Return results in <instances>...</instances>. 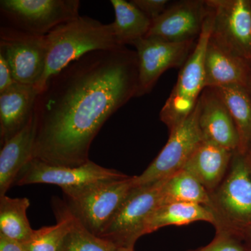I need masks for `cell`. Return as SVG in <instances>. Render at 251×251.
Wrapping results in <instances>:
<instances>
[{"mask_svg": "<svg viewBox=\"0 0 251 251\" xmlns=\"http://www.w3.org/2000/svg\"><path fill=\"white\" fill-rule=\"evenodd\" d=\"M215 89L233 119L240 145L238 151L247 153L251 150V95L247 87L223 86Z\"/></svg>", "mask_w": 251, "mask_h": 251, "instance_id": "cell-20", "label": "cell"}, {"mask_svg": "<svg viewBox=\"0 0 251 251\" xmlns=\"http://www.w3.org/2000/svg\"><path fill=\"white\" fill-rule=\"evenodd\" d=\"M169 134V139L158 156L141 175L135 176L136 187L161 181L181 171L204 141L198 122V103L188 118Z\"/></svg>", "mask_w": 251, "mask_h": 251, "instance_id": "cell-11", "label": "cell"}, {"mask_svg": "<svg viewBox=\"0 0 251 251\" xmlns=\"http://www.w3.org/2000/svg\"><path fill=\"white\" fill-rule=\"evenodd\" d=\"M192 251H247L239 238L224 232H216L209 244Z\"/></svg>", "mask_w": 251, "mask_h": 251, "instance_id": "cell-26", "label": "cell"}, {"mask_svg": "<svg viewBox=\"0 0 251 251\" xmlns=\"http://www.w3.org/2000/svg\"><path fill=\"white\" fill-rule=\"evenodd\" d=\"M39 91L16 82L0 93V143L11 139L30 121Z\"/></svg>", "mask_w": 251, "mask_h": 251, "instance_id": "cell-15", "label": "cell"}, {"mask_svg": "<svg viewBox=\"0 0 251 251\" xmlns=\"http://www.w3.org/2000/svg\"><path fill=\"white\" fill-rule=\"evenodd\" d=\"M110 2L115 11V22L112 24L119 46L132 45L135 41L146 36L151 27V20L131 1L111 0Z\"/></svg>", "mask_w": 251, "mask_h": 251, "instance_id": "cell-21", "label": "cell"}, {"mask_svg": "<svg viewBox=\"0 0 251 251\" xmlns=\"http://www.w3.org/2000/svg\"><path fill=\"white\" fill-rule=\"evenodd\" d=\"M210 194L196 178L181 170L166 178L161 188L160 205L182 202L207 206Z\"/></svg>", "mask_w": 251, "mask_h": 251, "instance_id": "cell-23", "label": "cell"}, {"mask_svg": "<svg viewBox=\"0 0 251 251\" xmlns=\"http://www.w3.org/2000/svg\"><path fill=\"white\" fill-rule=\"evenodd\" d=\"M16 83L7 61L0 54V93Z\"/></svg>", "mask_w": 251, "mask_h": 251, "instance_id": "cell-28", "label": "cell"}, {"mask_svg": "<svg viewBox=\"0 0 251 251\" xmlns=\"http://www.w3.org/2000/svg\"><path fill=\"white\" fill-rule=\"evenodd\" d=\"M248 154V156H249V158H250V159L251 160V150L250 151H249V152L247 153Z\"/></svg>", "mask_w": 251, "mask_h": 251, "instance_id": "cell-31", "label": "cell"}, {"mask_svg": "<svg viewBox=\"0 0 251 251\" xmlns=\"http://www.w3.org/2000/svg\"><path fill=\"white\" fill-rule=\"evenodd\" d=\"M211 12L207 0L171 2L159 17L152 21L145 37L173 43L198 40Z\"/></svg>", "mask_w": 251, "mask_h": 251, "instance_id": "cell-13", "label": "cell"}, {"mask_svg": "<svg viewBox=\"0 0 251 251\" xmlns=\"http://www.w3.org/2000/svg\"><path fill=\"white\" fill-rule=\"evenodd\" d=\"M79 0H1L4 25L45 36L63 23L80 16Z\"/></svg>", "mask_w": 251, "mask_h": 251, "instance_id": "cell-6", "label": "cell"}, {"mask_svg": "<svg viewBox=\"0 0 251 251\" xmlns=\"http://www.w3.org/2000/svg\"><path fill=\"white\" fill-rule=\"evenodd\" d=\"M208 208L214 217L216 232L242 241L251 228V160L247 153L234 151L227 174L210 193Z\"/></svg>", "mask_w": 251, "mask_h": 251, "instance_id": "cell-3", "label": "cell"}, {"mask_svg": "<svg viewBox=\"0 0 251 251\" xmlns=\"http://www.w3.org/2000/svg\"><path fill=\"white\" fill-rule=\"evenodd\" d=\"M128 176L116 170L104 168L89 161L82 166H54L32 158L20 173L15 184H53L62 188L64 196L82 191L93 185L125 179Z\"/></svg>", "mask_w": 251, "mask_h": 251, "instance_id": "cell-7", "label": "cell"}, {"mask_svg": "<svg viewBox=\"0 0 251 251\" xmlns=\"http://www.w3.org/2000/svg\"><path fill=\"white\" fill-rule=\"evenodd\" d=\"M212 9L209 40L227 53L251 59V2L248 0H207Z\"/></svg>", "mask_w": 251, "mask_h": 251, "instance_id": "cell-9", "label": "cell"}, {"mask_svg": "<svg viewBox=\"0 0 251 251\" xmlns=\"http://www.w3.org/2000/svg\"><path fill=\"white\" fill-rule=\"evenodd\" d=\"M247 62L225 52L209 40L204 60L205 88L231 85L247 87L249 77Z\"/></svg>", "mask_w": 251, "mask_h": 251, "instance_id": "cell-18", "label": "cell"}, {"mask_svg": "<svg viewBox=\"0 0 251 251\" xmlns=\"http://www.w3.org/2000/svg\"><path fill=\"white\" fill-rule=\"evenodd\" d=\"M54 209L57 224L34 229L31 239L23 244L27 251H61L64 239L72 228L74 218L62 201L54 203Z\"/></svg>", "mask_w": 251, "mask_h": 251, "instance_id": "cell-24", "label": "cell"}, {"mask_svg": "<svg viewBox=\"0 0 251 251\" xmlns=\"http://www.w3.org/2000/svg\"><path fill=\"white\" fill-rule=\"evenodd\" d=\"M46 35H35L9 26L0 27V54L7 61L14 80L36 86L46 69Z\"/></svg>", "mask_w": 251, "mask_h": 251, "instance_id": "cell-10", "label": "cell"}, {"mask_svg": "<svg viewBox=\"0 0 251 251\" xmlns=\"http://www.w3.org/2000/svg\"><path fill=\"white\" fill-rule=\"evenodd\" d=\"M198 122L204 141L229 151L240 145L237 127L228 109L215 89L206 87L198 99Z\"/></svg>", "mask_w": 251, "mask_h": 251, "instance_id": "cell-14", "label": "cell"}, {"mask_svg": "<svg viewBox=\"0 0 251 251\" xmlns=\"http://www.w3.org/2000/svg\"><path fill=\"white\" fill-rule=\"evenodd\" d=\"M29 206L27 198L0 197V234L22 244L27 243L34 232L27 219Z\"/></svg>", "mask_w": 251, "mask_h": 251, "instance_id": "cell-22", "label": "cell"}, {"mask_svg": "<svg viewBox=\"0 0 251 251\" xmlns=\"http://www.w3.org/2000/svg\"><path fill=\"white\" fill-rule=\"evenodd\" d=\"M196 41L173 43L153 37H143L132 45L138 61V87L136 97L151 92L163 73L183 67L191 55Z\"/></svg>", "mask_w": 251, "mask_h": 251, "instance_id": "cell-12", "label": "cell"}, {"mask_svg": "<svg viewBox=\"0 0 251 251\" xmlns=\"http://www.w3.org/2000/svg\"><path fill=\"white\" fill-rule=\"evenodd\" d=\"M138 87V56L126 46L92 51L69 64L38 95L33 158L59 166L87 163L99 130L136 97Z\"/></svg>", "mask_w": 251, "mask_h": 251, "instance_id": "cell-1", "label": "cell"}, {"mask_svg": "<svg viewBox=\"0 0 251 251\" xmlns=\"http://www.w3.org/2000/svg\"><path fill=\"white\" fill-rule=\"evenodd\" d=\"M36 136L34 116L24 128L1 145L0 151V197L15 184L20 173L33 158Z\"/></svg>", "mask_w": 251, "mask_h": 251, "instance_id": "cell-16", "label": "cell"}, {"mask_svg": "<svg viewBox=\"0 0 251 251\" xmlns=\"http://www.w3.org/2000/svg\"><path fill=\"white\" fill-rule=\"evenodd\" d=\"M135 176L93 185L64 196V205L87 230L100 235L133 188Z\"/></svg>", "mask_w": 251, "mask_h": 251, "instance_id": "cell-5", "label": "cell"}, {"mask_svg": "<svg viewBox=\"0 0 251 251\" xmlns=\"http://www.w3.org/2000/svg\"><path fill=\"white\" fill-rule=\"evenodd\" d=\"M134 251V250H132V251Z\"/></svg>", "mask_w": 251, "mask_h": 251, "instance_id": "cell-32", "label": "cell"}, {"mask_svg": "<svg viewBox=\"0 0 251 251\" xmlns=\"http://www.w3.org/2000/svg\"><path fill=\"white\" fill-rule=\"evenodd\" d=\"M232 151L210 142L203 141L182 170L188 172L209 194L222 182L228 171Z\"/></svg>", "mask_w": 251, "mask_h": 251, "instance_id": "cell-17", "label": "cell"}, {"mask_svg": "<svg viewBox=\"0 0 251 251\" xmlns=\"http://www.w3.org/2000/svg\"><path fill=\"white\" fill-rule=\"evenodd\" d=\"M242 242L247 251H251V228L249 229L242 238Z\"/></svg>", "mask_w": 251, "mask_h": 251, "instance_id": "cell-30", "label": "cell"}, {"mask_svg": "<svg viewBox=\"0 0 251 251\" xmlns=\"http://www.w3.org/2000/svg\"><path fill=\"white\" fill-rule=\"evenodd\" d=\"M213 17L212 11L204 23L193 52L179 73L176 85L160 112V120L168 127L169 133L176 129L192 113L205 88L204 60L212 28Z\"/></svg>", "mask_w": 251, "mask_h": 251, "instance_id": "cell-4", "label": "cell"}, {"mask_svg": "<svg viewBox=\"0 0 251 251\" xmlns=\"http://www.w3.org/2000/svg\"><path fill=\"white\" fill-rule=\"evenodd\" d=\"M166 179L133 188L99 237L122 249L133 250L135 243L143 236L149 216L160 206Z\"/></svg>", "mask_w": 251, "mask_h": 251, "instance_id": "cell-8", "label": "cell"}, {"mask_svg": "<svg viewBox=\"0 0 251 251\" xmlns=\"http://www.w3.org/2000/svg\"><path fill=\"white\" fill-rule=\"evenodd\" d=\"M132 3L151 21L159 17L171 1L168 0H132Z\"/></svg>", "mask_w": 251, "mask_h": 251, "instance_id": "cell-27", "label": "cell"}, {"mask_svg": "<svg viewBox=\"0 0 251 251\" xmlns=\"http://www.w3.org/2000/svg\"><path fill=\"white\" fill-rule=\"evenodd\" d=\"M47 58L45 72L36 86L39 92L48 80L74 61L96 50L120 48L112 24H103L88 16L63 23L46 35Z\"/></svg>", "mask_w": 251, "mask_h": 251, "instance_id": "cell-2", "label": "cell"}, {"mask_svg": "<svg viewBox=\"0 0 251 251\" xmlns=\"http://www.w3.org/2000/svg\"><path fill=\"white\" fill-rule=\"evenodd\" d=\"M72 228L60 251H130L92 234L73 216Z\"/></svg>", "mask_w": 251, "mask_h": 251, "instance_id": "cell-25", "label": "cell"}, {"mask_svg": "<svg viewBox=\"0 0 251 251\" xmlns=\"http://www.w3.org/2000/svg\"><path fill=\"white\" fill-rule=\"evenodd\" d=\"M204 221L214 224V217L205 206L191 203H170L156 207L144 225L143 236L169 226H184Z\"/></svg>", "mask_w": 251, "mask_h": 251, "instance_id": "cell-19", "label": "cell"}, {"mask_svg": "<svg viewBox=\"0 0 251 251\" xmlns=\"http://www.w3.org/2000/svg\"><path fill=\"white\" fill-rule=\"evenodd\" d=\"M0 251H27L21 243L8 239L0 234Z\"/></svg>", "mask_w": 251, "mask_h": 251, "instance_id": "cell-29", "label": "cell"}]
</instances>
